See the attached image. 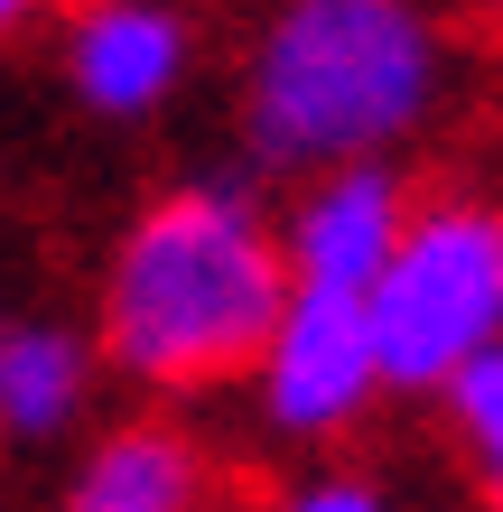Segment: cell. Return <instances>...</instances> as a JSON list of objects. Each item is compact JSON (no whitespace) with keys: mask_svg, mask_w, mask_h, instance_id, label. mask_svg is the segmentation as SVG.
Segmentation results:
<instances>
[{"mask_svg":"<svg viewBox=\"0 0 503 512\" xmlns=\"http://www.w3.org/2000/svg\"><path fill=\"white\" fill-rule=\"evenodd\" d=\"M382 382L448 391L485 345H503V205L438 196L410 215L392 270L373 280Z\"/></svg>","mask_w":503,"mask_h":512,"instance_id":"obj_3","label":"cell"},{"mask_svg":"<svg viewBox=\"0 0 503 512\" xmlns=\"http://www.w3.org/2000/svg\"><path fill=\"white\" fill-rule=\"evenodd\" d=\"M289 261L261 215L224 187L168 196L112 261L103 336L140 382H224L271 354L289 317Z\"/></svg>","mask_w":503,"mask_h":512,"instance_id":"obj_1","label":"cell"},{"mask_svg":"<svg viewBox=\"0 0 503 512\" xmlns=\"http://www.w3.org/2000/svg\"><path fill=\"white\" fill-rule=\"evenodd\" d=\"M448 410H457V438H466V457H476L485 494L503 512V345H485L476 364L448 382Z\"/></svg>","mask_w":503,"mask_h":512,"instance_id":"obj_9","label":"cell"},{"mask_svg":"<svg viewBox=\"0 0 503 512\" xmlns=\"http://www.w3.org/2000/svg\"><path fill=\"white\" fill-rule=\"evenodd\" d=\"M289 512H382V503H373L364 485H308V494L289 503Z\"/></svg>","mask_w":503,"mask_h":512,"instance_id":"obj_10","label":"cell"},{"mask_svg":"<svg viewBox=\"0 0 503 512\" xmlns=\"http://www.w3.org/2000/svg\"><path fill=\"white\" fill-rule=\"evenodd\" d=\"M75 391H84V354L66 336H47V326L0 336V419H10L19 438L56 429V419L75 410Z\"/></svg>","mask_w":503,"mask_h":512,"instance_id":"obj_8","label":"cell"},{"mask_svg":"<svg viewBox=\"0 0 503 512\" xmlns=\"http://www.w3.org/2000/svg\"><path fill=\"white\" fill-rule=\"evenodd\" d=\"M261 382H271V419H280V429H336V419H354V410H364V391L382 382L373 298L308 289L299 280L271 354H261Z\"/></svg>","mask_w":503,"mask_h":512,"instance_id":"obj_4","label":"cell"},{"mask_svg":"<svg viewBox=\"0 0 503 512\" xmlns=\"http://www.w3.org/2000/svg\"><path fill=\"white\" fill-rule=\"evenodd\" d=\"M177 75V19L150 10V0H112L75 28V84L94 94L103 112H140L159 103Z\"/></svg>","mask_w":503,"mask_h":512,"instance_id":"obj_6","label":"cell"},{"mask_svg":"<svg viewBox=\"0 0 503 512\" xmlns=\"http://www.w3.org/2000/svg\"><path fill=\"white\" fill-rule=\"evenodd\" d=\"M476 10H485V19H494V28H503V0H476Z\"/></svg>","mask_w":503,"mask_h":512,"instance_id":"obj_12","label":"cell"},{"mask_svg":"<svg viewBox=\"0 0 503 512\" xmlns=\"http://www.w3.org/2000/svg\"><path fill=\"white\" fill-rule=\"evenodd\" d=\"M187 503H196V457L159 429H131L84 466L66 512H187Z\"/></svg>","mask_w":503,"mask_h":512,"instance_id":"obj_7","label":"cell"},{"mask_svg":"<svg viewBox=\"0 0 503 512\" xmlns=\"http://www.w3.org/2000/svg\"><path fill=\"white\" fill-rule=\"evenodd\" d=\"M438 94V38L410 0H299L252 75L261 159H373Z\"/></svg>","mask_w":503,"mask_h":512,"instance_id":"obj_2","label":"cell"},{"mask_svg":"<svg viewBox=\"0 0 503 512\" xmlns=\"http://www.w3.org/2000/svg\"><path fill=\"white\" fill-rule=\"evenodd\" d=\"M410 233V196L392 168H336L327 187L299 205V224H289V270H299L308 289H354L373 298V280L392 270Z\"/></svg>","mask_w":503,"mask_h":512,"instance_id":"obj_5","label":"cell"},{"mask_svg":"<svg viewBox=\"0 0 503 512\" xmlns=\"http://www.w3.org/2000/svg\"><path fill=\"white\" fill-rule=\"evenodd\" d=\"M19 10H28V0H0V28H10V19H19Z\"/></svg>","mask_w":503,"mask_h":512,"instance_id":"obj_11","label":"cell"}]
</instances>
